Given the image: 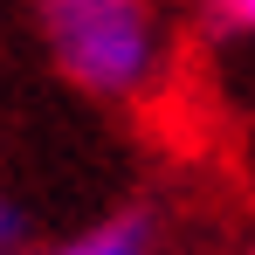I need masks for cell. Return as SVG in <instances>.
Masks as SVG:
<instances>
[{
	"mask_svg": "<svg viewBox=\"0 0 255 255\" xmlns=\"http://www.w3.org/2000/svg\"><path fill=\"white\" fill-rule=\"evenodd\" d=\"M48 62L97 104H145L172 69V21L159 0H28Z\"/></svg>",
	"mask_w": 255,
	"mask_h": 255,
	"instance_id": "1",
	"label": "cell"
},
{
	"mask_svg": "<svg viewBox=\"0 0 255 255\" xmlns=\"http://www.w3.org/2000/svg\"><path fill=\"white\" fill-rule=\"evenodd\" d=\"M42 255H159V207L131 200V207L104 214V221L76 228V235H62V242L42 249Z\"/></svg>",
	"mask_w": 255,
	"mask_h": 255,
	"instance_id": "2",
	"label": "cell"
},
{
	"mask_svg": "<svg viewBox=\"0 0 255 255\" xmlns=\"http://www.w3.org/2000/svg\"><path fill=\"white\" fill-rule=\"evenodd\" d=\"M28 242H35V214L14 193H0V255H28Z\"/></svg>",
	"mask_w": 255,
	"mask_h": 255,
	"instance_id": "3",
	"label": "cell"
},
{
	"mask_svg": "<svg viewBox=\"0 0 255 255\" xmlns=\"http://www.w3.org/2000/svg\"><path fill=\"white\" fill-rule=\"evenodd\" d=\"M207 21H214V35L255 42V0H207Z\"/></svg>",
	"mask_w": 255,
	"mask_h": 255,
	"instance_id": "4",
	"label": "cell"
},
{
	"mask_svg": "<svg viewBox=\"0 0 255 255\" xmlns=\"http://www.w3.org/2000/svg\"><path fill=\"white\" fill-rule=\"evenodd\" d=\"M249 255H255V242H249Z\"/></svg>",
	"mask_w": 255,
	"mask_h": 255,
	"instance_id": "5",
	"label": "cell"
}]
</instances>
